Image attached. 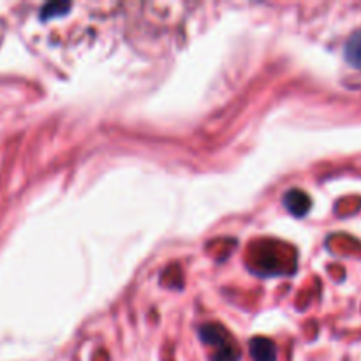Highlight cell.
Masks as SVG:
<instances>
[{
    "label": "cell",
    "instance_id": "cell-1",
    "mask_svg": "<svg viewBox=\"0 0 361 361\" xmlns=\"http://www.w3.org/2000/svg\"><path fill=\"white\" fill-rule=\"evenodd\" d=\"M200 338L203 344L214 348L212 361H240V348L224 326L217 323L204 324L200 328Z\"/></svg>",
    "mask_w": 361,
    "mask_h": 361
},
{
    "label": "cell",
    "instance_id": "cell-2",
    "mask_svg": "<svg viewBox=\"0 0 361 361\" xmlns=\"http://www.w3.org/2000/svg\"><path fill=\"white\" fill-rule=\"evenodd\" d=\"M249 351L254 361H277V345L267 337H254L249 342Z\"/></svg>",
    "mask_w": 361,
    "mask_h": 361
},
{
    "label": "cell",
    "instance_id": "cell-3",
    "mask_svg": "<svg viewBox=\"0 0 361 361\" xmlns=\"http://www.w3.org/2000/svg\"><path fill=\"white\" fill-rule=\"evenodd\" d=\"M284 207L291 212L295 217H303V215L309 214L310 207H312V201L307 196L303 190L293 189L289 192H286L284 196Z\"/></svg>",
    "mask_w": 361,
    "mask_h": 361
},
{
    "label": "cell",
    "instance_id": "cell-4",
    "mask_svg": "<svg viewBox=\"0 0 361 361\" xmlns=\"http://www.w3.org/2000/svg\"><path fill=\"white\" fill-rule=\"evenodd\" d=\"M344 59L355 69L361 71V28L348 39L344 46Z\"/></svg>",
    "mask_w": 361,
    "mask_h": 361
}]
</instances>
